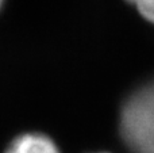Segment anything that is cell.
<instances>
[{"label":"cell","instance_id":"obj_1","mask_svg":"<svg viewBox=\"0 0 154 153\" xmlns=\"http://www.w3.org/2000/svg\"><path fill=\"white\" fill-rule=\"evenodd\" d=\"M119 127L133 153H154V81L128 96L120 113Z\"/></svg>","mask_w":154,"mask_h":153},{"label":"cell","instance_id":"obj_2","mask_svg":"<svg viewBox=\"0 0 154 153\" xmlns=\"http://www.w3.org/2000/svg\"><path fill=\"white\" fill-rule=\"evenodd\" d=\"M5 153H60V151L48 136L27 133L16 137Z\"/></svg>","mask_w":154,"mask_h":153},{"label":"cell","instance_id":"obj_3","mask_svg":"<svg viewBox=\"0 0 154 153\" xmlns=\"http://www.w3.org/2000/svg\"><path fill=\"white\" fill-rule=\"evenodd\" d=\"M127 2L135 5L139 14L146 20L154 23V0H127Z\"/></svg>","mask_w":154,"mask_h":153},{"label":"cell","instance_id":"obj_4","mask_svg":"<svg viewBox=\"0 0 154 153\" xmlns=\"http://www.w3.org/2000/svg\"><path fill=\"white\" fill-rule=\"evenodd\" d=\"M2 4H3V0H0V7H2Z\"/></svg>","mask_w":154,"mask_h":153}]
</instances>
